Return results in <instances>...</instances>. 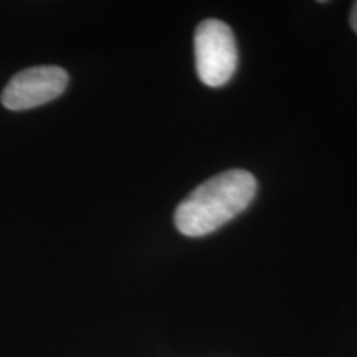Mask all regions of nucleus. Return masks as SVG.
<instances>
[{
	"label": "nucleus",
	"mask_w": 357,
	"mask_h": 357,
	"mask_svg": "<svg viewBox=\"0 0 357 357\" xmlns=\"http://www.w3.org/2000/svg\"><path fill=\"white\" fill-rule=\"evenodd\" d=\"M257 195V178L243 169L211 177L187 195L174 213V225L185 236L212 234L247 211Z\"/></svg>",
	"instance_id": "f257e3e1"
},
{
	"label": "nucleus",
	"mask_w": 357,
	"mask_h": 357,
	"mask_svg": "<svg viewBox=\"0 0 357 357\" xmlns=\"http://www.w3.org/2000/svg\"><path fill=\"white\" fill-rule=\"evenodd\" d=\"M195 68L205 86L227 84L238 65L235 35L225 22L208 19L197 26L194 35Z\"/></svg>",
	"instance_id": "f03ea898"
},
{
	"label": "nucleus",
	"mask_w": 357,
	"mask_h": 357,
	"mask_svg": "<svg viewBox=\"0 0 357 357\" xmlns=\"http://www.w3.org/2000/svg\"><path fill=\"white\" fill-rule=\"evenodd\" d=\"M68 73L55 65L26 68L10 78L2 93V105L10 111L33 109L65 93Z\"/></svg>",
	"instance_id": "7ed1b4c3"
},
{
	"label": "nucleus",
	"mask_w": 357,
	"mask_h": 357,
	"mask_svg": "<svg viewBox=\"0 0 357 357\" xmlns=\"http://www.w3.org/2000/svg\"><path fill=\"white\" fill-rule=\"evenodd\" d=\"M349 24H351V29L357 33V2H354V6H352V8H351Z\"/></svg>",
	"instance_id": "20e7f679"
}]
</instances>
